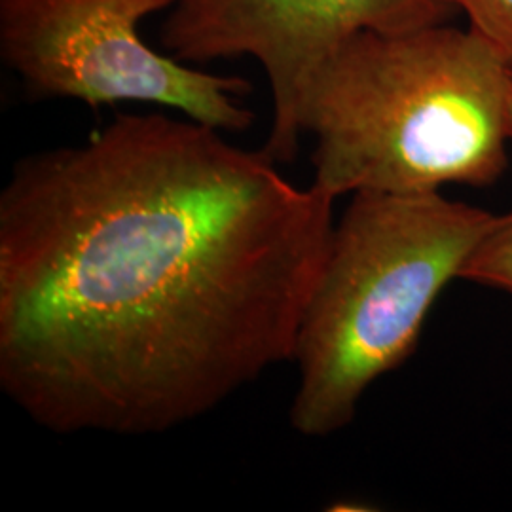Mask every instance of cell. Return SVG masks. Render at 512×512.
Returning <instances> with one entry per match:
<instances>
[{
	"label": "cell",
	"instance_id": "6da1fadb",
	"mask_svg": "<svg viewBox=\"0 0 512 512\" xmlns=\"http://www.w3.org/2000/svg\"><path fill=\"white\" fill-rule=\"evenodd\" d=\"M334 202L165 114L23 158L0 194V389L57 435L207 416L293 361Z\"/></svg>",
	"mask_w": 512,
	"mask_h": 512
},
{
	"label": "cell",
	"instance_id": "7a4b0ae2",
	"mask_svg": "<svg viewBox=\"0 0 512 512\" xmlns=\"http://www.w3.org/2000/svg\"><path fill=\"white\" fill-rule=\"evenodd\" d=\"M512 65L471 29L365 31L313 74L298 124L332 198L488 186L511 145Z\"/></svg>",
	"mask_w": 512,
	"mask_h": 512
},
{
	"label": "cell",
	"instance_id": "3957f363",
	"mask_svg": "<svg viewBox=\"0 0 512 512\" xmlns=\"http://www.w3.org/2000/svg\"><path fill=\"white\" fill-rule=\"evenodd\" d=\"M494 219L440 190L351 196L296 334L298 435L323 439L355 420L366 389L414 353Z\"/></svg>",
	"mask_w": 512,
	"mask_h": 512
},
{
	"label": "cell",
	"instance_id": "277c9868",
	"mask_svg": "<svg viewBox=\"0 0 512 512\" xmlns=\"http://www.w3.org/2000/svg\"><path fill=\"white\" fill-rule=\"evenodd\" d=\"M177 0H0V54L37 97L93 109L150 103L207 128L239 133L255 114L239 99L251 84L205 73L152 50L139 23Z\"/></svg>",
	"mask_w": 512,
	"mask_h": 512
},
{
	"label": "cell",
	"instance_id": "5b68a950",
	"mask_svg": "<svg viewBox=\"0 0 512 512\" xmlns=\"http://www.w3.org/2000/svg\"><path fill=\"white\" fill-rule=\"evenodd\" d=\"M448 0H177L162 42L186 63L251 55L268 76L274 122L266 147L277 164L298 156L302 97L313 74L359 33H403L444 23Z\"/></svg>",
	"mask_w": 512,
	"mask_h": 512
},
{
	"label": "cell",
	"instance_id": "8992f818",
	"mask_svg": "<svg viewBox=\"0 0 512 512\" xmlns=\"http://www.w3.org/2000/svg\"><path fill=\"white\" fill-rule=\"evenodd\" d=\"M461 279L512 294V209L505 215H495L465 264Z\"/></svg>",
	"mask_w": 512,
	"mask_h": 512
},
{
	"label": "cell",
	"instance_id": "52a82bcc",
	"mask_svg": "<svg viewBox=\"0 0 512 512\" xmlns=\"http://www.w3.org/2000/svg\"><path fill=\"white\" fill-rule=\"evenodd\" d=\"M463 10L469 29L512 65V0H448Z\"/></svg>",
	"mask_w": 512,
	"mask_h": 512
},
{
	"label": "cell",
	"instance_id": "ba28073f",
	"mask_svg": "<svg viewBox=\"0 0 512 512\" xmlns=\"http://www.w3.org/2000/svg\"><path fill=\"white\" fill-rule=\"evenodd\" d=\"M511 145H512V97H511Z\"/></svg>",
	"mask_w": 512,
	"mask_h": 512
}]
</instances>
